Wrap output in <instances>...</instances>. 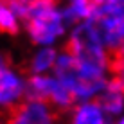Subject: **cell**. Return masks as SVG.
Wrapping results in <instances>:
<instances>
[{"label":"cell","mask_w":124,"mask_h":124,"mask_svg":"<svg viewBox=\"0 0 124 124\" xmlns=\"http://www.w3.org/2000/svg\"><path fill=\"white\" fill-rule=\"evenodd\" d=\"M110 74L124 85V56H110Z\"/></svg>","instance_id":"12"},{"label":"cell","mask_w":124,"mask_h":124,"mask_svg":"<svg viewBox=\"0 0 124 124\" xmlns=\"http://www.w3.org/2000/svg\"><path fill=\"white\" fill-rule=\"evenodd\" d=\"M25 99L47 102L59 113L70 112L78 101L58 78H50V76H31L27 81Z\"/></svg>","instance_id":"4"},{"label":"cell","mask_w":124,"mask_h":124,"mask_svg":"<svg viewBox=\"0 0 124 124\" xmlns=\"http://www.w3.org/2000/svg\"><path fill=\"white\" fill-rule=\"evenodd\" d=\"M25 90H27V81H23V76L16 72L11 67V61L2 59V68H0V102L4 110L22 102V97L25 99Z\"/></svg>","instance_id":"6"},{"label":"cell","mask_w":124,"mask_h":124,"mask_svg":"<svg viewBox=\"0 0 124 124\" xmlns=\"http://www.w3.org/2000/svg\"><path fill=\"white\" fill-rule=\"evenodd\" d=\"M65 15L58 9V4L36 0L31 2L29 15L25 18V31L32 43L47 47L65 34Z\"/></svg>","instance_id":"2"},{"label":"cell","mask_w":124,"mask_h":124,"mask_svg":"<svg viewBox=\"0 0 124 124\" xmlns=\"http://www.w3.org/2000/svg\"><path fill=\"white\" fill-rule=\"evenodd\" d=\"M63 15H65V20L70 23H81V22H88L92 15V2H86V0H76V2H70L63 7Z\"/></svg>","instance_id":"10"},{"label":"cell","mask_w":124,"mask_h":124,"mask_svg":"<svg viewBox=\"0 0 124 124\" xmlns=\"http://www.w3.org/2000/svg\"><path fill=\"white\" fill-rule=\"evenodd\" d=\"M117 124H124V115H122V117H121V119L117 121Z\"/></svg>","instance_id":"13"},{"label":"cell","mask_w":124,"mask_h":124,"mask_svg":"<svg viewBox=\"0 0 124 124\" xmlns=\"http://www.w3.org/2000/svg\"><path fill=\"white\" fill-rule=\"evenodd\" d=\"M97 104L106 115H119L124 110V85L117 79H110L102 93L97 97Z\"/></svg>","instance_id":"7"},{"label":"cell","mask_w":124,"mask_h":124,"mask_svg":"<svg viewBox=\"0 0 124 124\" xmlns=\"http://www.w3.org/2000/svg\"><path fill=\"white\" fill-rule=\"evenodd\" d=\"M54 74H56L54 78H58L72 92V95L81 101H86L95 95L99 97L108 85L104 76H97L85 70L74 58L65 52L59 54L56 67H54Z\"/></svg>","instance_id":"3"},{"label":"cell","mask_w":124,"mask_h":124,"mask_svg":"<svg viewBox=\"0 0 124 124\" xmlns=\"http://www.w3.org/2000/svg\"><path fill=\"white\" fill-rule=\"evenodd\" d=\"M70 124H112L106 119V113L95 102H81L72 110Z\"/></svg>","instance_id":"8"},{"label":"cell","mask_w":124,"mask_h":124,"mask_svg":"<svg viewBox=\"0 0 124 124\" xmlns=\"http://www.w3.org/2000/svg\"><path fill=\"white\" fill-rule=\"evenodd\" d=\"M18 16L15 15V11L9 7V4L4 2L0 7V25H2V31L6 34H18L20 31V23H18Z\"/></svg>","instance_id":"11"},{"label":"cell","mask_w":124,"mask_h":124,"mask_svg":"<svg viewBox=\"0 0 124 124\" xmlns=\"http://www.w3.org/2000/svg\"><path fill=\"white\" fill-rule=\"evenodd\" d=\"M59 112L41 101H29L4 110V124H58Z\"/></svg>","instance_id":"5"},{"label":"cell","mask_w":124,"mask_h":124,"mask_svg":"<svg viewBox=\"0 0 124 124\" xmlns=\"http://www.w3.org/2000/svg\"><path fill=\"white\" fill-rule=\"evenodd\" d=\"M58 58L59 56L56 54L54 49H50V47H41L40 50H36V52L32 54L27 70L31 72L32 76H43V72L56 67Z\"/></svg>","instance_id":"9"},{"label":"cell","mask_w":124,"mask_h":124,"mask_svg":"<svg viewBox=\"0 0 124 124\" xmlns=\"http://www.w3.org/2000/svg\"><path fill=\"white\" fill-rule=\"evenodd\" d=\"M65 54L72 56L85 70L104 76L110 70V52L93 22H81L70 31L65 41Z\"/></svg>","instance_id":"1"}]
</instances>
